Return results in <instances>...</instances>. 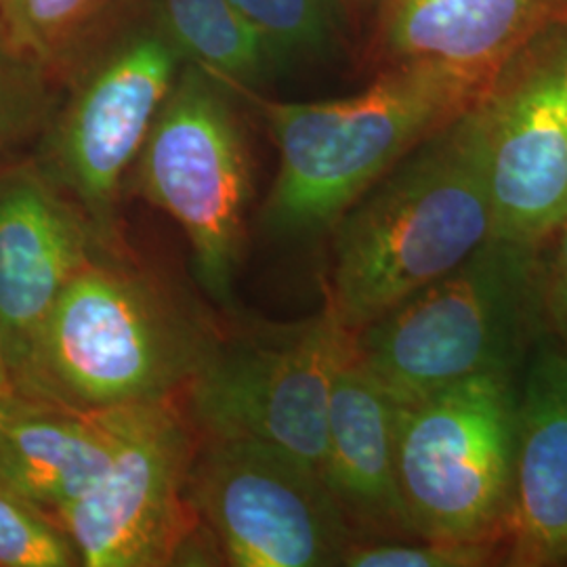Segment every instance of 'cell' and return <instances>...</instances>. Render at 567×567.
<instances>
[{
    "mask_svg": "<svg viewBox=\"0 0 567 567\" xmlns=\"http://www.w3.org/2000/svg\"><path fill=\"white\" fill-rule=\"evenodd\" d=\"M198 435L179 398L131 405L102 480L61 511L58 524L82 567H164L198 557L187 486Z\"/></svg>",
    "mask_w": 567,
    "mask_h": 567,
    "instance_id": "30bf717a",
    "label": "cell"
},
{
    "mask_svg": "<svg viewBox=\"0 0 567 567\" xmlns=\"http://www.w3.org/2000/svg\"><path fill=\"white\" fill-rule=\"evenodd\" d=\"M395 410L383 386L349 355L330 395L322 477L355 540L416 538L398 487Z\"/></svg>",
    "mask_w": 567,
    "mask_h": 567,
    "instance_id": "9a60e30c",
    "label": "cell"
},
{
    "mask_svg": "<svg viewBox=\"0 0 567 567\" xmlns=\"http://www.w3.org/2000/svg\"><path fill=\"white\" fill-rule=\"evenodd\" d=\"M114 4L116 0H0V25L63 84L110 32Z\"/></svg>",
    "mask_w": 567,
    "mask_h": 567,
    "instance_id": "ac0fdd59",
    "label": "cell"
},
{
    "mask_svg": "<svg viewBox=\"0 0 567 567\" xmlns=\"http://www.w3.org/2000/svg\"><path fill=\"white\" fill-rule=\"evenodd\" d=\"M486 161L475 103L395 164L334 229L326 307L358 332L489 238Z\"/></svg>",
    "mask_w": 567,
    "mask_h": 567,
    "instance_id": "7a4b0ae2",
    "label": "cell"
},
{
    "mask_svg": "<svg viewBox=\"0 0 567 567\" xmlns=\"http://www.w3.org/2000/svg\"><path fill=\"white\" fill-rule=\"evenodd\" d=\"M63 84L0 25V171L30 156L55 114Z\"/></svg>",
    "mask_w": 567,
    "mask_h": 567,
    "instance_id": "d6986e66",
    "label": "cell"
},
{
    "mask_svg": "<svg viewBox=\"0 0 567 567\" xmlns=\"http://www.w3.org/2000/svg\"><path fill=\"white\" fill-rule=\"evenodd\" d=\"M508 567H567V349L540 344L517 395Z\"/></svg>",
    "mask_w": 567,
    "mask_h": 567,
    "instance_id": "4fadbf2b",
    "label": "cell"
},
{
    "mask_svg": "<svg viewBox=\"0 0 567 567\" xmlns=\"http://www.w3.org/2000/svg\"><path fill=\"white\" fill-rule=\"evenodd\" d=\"M81 566L63 527L0 480V567Z\"/></svg>",
    "mask_w": 567,
    "mask_h": 567,
    "instance_id": "44dd1931",
    "label": "cell"
},
{
    "mask_svg": "<svg viewBox=\"0 0 567 567\" xmlns=\"http://www.w3.org/2000/svg\"><path fill=\"white\" fill-rule=\"evenodd\" d=\"M515 379L487 372L398 404L395 473L416 536L501 540L507 547L519 395Z\"/></svg>",
    "mask_w": 567,
    "mask_h": 567,
    "instance_id": "ba28073f",
    "label": "cell"
},
{
    "mask_svg": "<svg viewBox=\"0 0 567 567\" xmlns=\"http://www.w3.org/2000/svg\"><path fill=\"white\" fill-rule=\"evenodd\" d=\"M238 105L225 82L185 63L128 173L133 192L182 227L194 278L221 309L234 307L255 192Z\"/></svg>",
    "mask_w": 567,
    "mask_h": 567,
    "instance_id": "8992f818",
    "label": "cell"
},
{
    "mask_svg": "<svg viewBox=\"0 0 567 567\" xmlns=\"http://www.w3.org/2000/svg\"><path fill=\"white\" fill-rule=\"evenodd\" d=\"M343 18L347 20L360 21L370 18L374 0H339Z\"/></svg>",
    "mask_w": 567,
    "mask_h": 567,
    "instance_id": "cb8c5ba5",
    "label": "cell"
},
{
    "mask_svg": "<svg viewBox=\"0 0 567 567\" xmlns=\"http://www.w3.org/2000/svg\"><path fill=\"white\" fill-rule=\"evenodd\" d=\"M264 39L278 68L316 58L332 44L343 18L339 0H234ZM344 20V18H343Z\"/></svg>",
    "mask_w": 567,
    "mask_h": 567,
    "instance_id": "ffe728a7",
    "label": "cell"
},
{
    "mask_svg": "<svg viewBox=\"0 0 567 567\" xmlns=\"http://www.w3.org/2000/svg\"><path fill=\"white\" fill-rule=\"evenodd\" d=\"M351 334L326 307L297 322L221 330L179 404L200 440L280 447L322 473L332 385Z\"/></svg>",
    "mask_w": 567,
    "mask_h": 567,
    "instance_id": "52a82bcc",
    "label": "cell"
},
{
    "mask_svg": "<svg viewBox=\"0 0 567 567\" xmlns=\"http://www.w3.org/2000/svg\"><path fill=\"white\" fill-rule=\"evenodd\" d=\"M100 252L79 204L32 154L0 171V347L21 395L49 313Z\"/></svg>",
    "mask_w": 567,
    "mask_h": 567,
    "instance_id": "7c38bea8",
    "label": "cell"
},
{
    "mask_svg": "<svg viewBox=\"0 0 567 567\" xmlns=\"http://www.w3.org/2000/svg\"><path fill=\"white\" fill-rule=\"evenodd\" d=\"M13 393H18V389L13 385V379L9 374V368L4 362V353H2V347H0V398H9Z\"/></svg>",
    "mask_w": 567,
    "mask_h": 567,
    "instance_id": "d4e9b609",
    "label": "cell"
},
{
    "mask_svg": "<svg viewBox=\"0 0 567 567\" xmlns=\"http://www.w3.org/2000/svg\"><path fill=\"white\" fill-rule=\"evenodd\" d=\"M147 13L185 63L203 68L231 91H259L278 72L264 39L234 0H150Z\"/></svg>",
    "mask_w": 567,
    "mask_h": 567,
    "instance_id": "e0dca14e",
    "label": "cell"
},
{
    "mask_svg": "<svg viewBox=\"0 0 567 567\" xmlns=\"http://www.w3.org/2000/svg\"><path fill=\"white\" fill-rule=\"evenodd\" d=\"M564 23H566V25H567V20H566V21H564Z\"/></svg>",
    "mask_w": 567,
    "mask_h": 567,
    "instance_id": "484cf974",
    "label": "cell"
},
{
    "mask_svg": "<svg viewBox=\"0 0 567 567\" xmlns=\"http://www.w3.org/2000/svg\"><path fill=\"white\" fill-rule=\"evenodd\" d=\"M128 408L86 412L21 393L0 398V480L58 522L102 480Z\"/></svg>",
    "mask_w": 567,
    "mask_h": 567,
    "instance_id": "2e32d148",
    "label": "cell"
},
{
    "mask_svg": "<svg viewBox=\"0 0 567 567\" xmlns=\"http://www.w3.org/2000/svg\"><path fill=\"white\" fill-rule=\"evenodd\" d=\"M489 238L543 250L567 219V25L508 58L475 102Z\"/></svg>",
    "mask_w": 567,
    "mask_h": 567,
    "instance_id": "8fae6325",
    "label": "cell"
},
{
    "mask_svg": "<svg viewBox=\"0 0 567 567\" xmlns=\"http://www.w3.org/2000/svg\"><path fill=\"white\" fill-rule=\"evenodd\" d=\"M501 540L395 538L355 540L344 553V567H487L505 566Z\"/></svg>",
    "mask_w": 567,
    "mask_h": 567,
    "instance_id": "7402d4cb",
    "label": "cell"
},
{
    "mask_svg": "<svg viewBox=\"0 0 567 567\" xmlns=\"http://www.w3.org/2000/svg\"><path fill=\"white\" fill-rule=\"evenodd\" d=\"M540 309L547 334L567 349V219L540 252Z\"/></svg>",
    "mask_w": 567,
    "mask_h": 567,
    "instance_id": "603a6c76",
    "label": "cell"
},
{
    "mask_svg": "<svg viewBox=\"0 0 567 567\" xmlns=\"http://www.w3.org/2000/svg\"><path fill=\"white\" fill-rule=\"evenodd\" d=\"M217 334L133 252H100L42 326L23 395L86 412L177 400Z\"/></svg>",
    "mask_w": 567,
    "mask_h": 567,
    "instance_id": "3957f363",
    "label": "cell"
},
{
    "mask_svg": "<svg viewBox=\"0 0 567 567\" xmlns=\"http://www.w3.org/2000/svg\"><path fill=\"white\" fill-rule=\"evenodd\" d=\"M494 74L402 63L377 70L364 91L341 100L276 102L234 91L264 118L278 152L265 234L290 243L330 236L374 183L477 102Z\"/></svg>",
    "mask_w": 567,
    "mask_h": 567,
    "instance_id": "6da1fadb",
    "label": "cell"
},
{
    "mask_svg": "<svg viewBox=\"0 0 567 567\" xmlns=\"http://www.w3.org/2000/svg\"><path fill=\"white\" fill-rule=\"evenodd\" d=\"M187 496L227 566H341L355 543L322 473L280 447L198 437Z\"/></svg>",
    "mask_w": 567,
    "mask_h": 567,
    "instance_id": "9c48e42d",
    "label": "cell"
},
{
    "mask_svg": "<svg viewBox=\"0 0 567 567\" xmlns=\"http://www.w3.org/2000/svg\"><path fill=\"white\" fill-rule=\"evenodd\" d=\"M185 60L145 11L110 28L63 82L32 156L79 204L103 255H128L122 189Z\"/></svg>",
    "mask_w": 567,
    "mask_h": 567,
    "instance_id": "5b68a950",
    "label": "cell"
},
{
    "mask_svg": "<svg viewBox=\"0 0 567 567\" xmlns=\"http://www.w3.org/2000/svg\"><path fill=\"white\" fill-rule=\"evenodd\" d=\"M566 20L567 0H374L368 53L377 70L437 63L494 74Z\"/></svg>",
    "mask_w": 567,
    "mask_h": 567,
    "instance_id": "5bb4252c",
    "label": "cell"
},
{
    "mask_svg": "<svg viewBox=\"0 0 567 567\" xmlns=\"http://www.w3.org/2000/svg\"><path fill=\"white\" fill-rule=\"evenodd\" d=\"M540 252L487 238L450 274L353 332V360L395 404L477 374H517L547 334Z\"/></svg>",
    "mask_w": 567,
    "mask_h": 567,
    "instance_id": "277c9868",
    "label": "cell"
}]
</instances>
